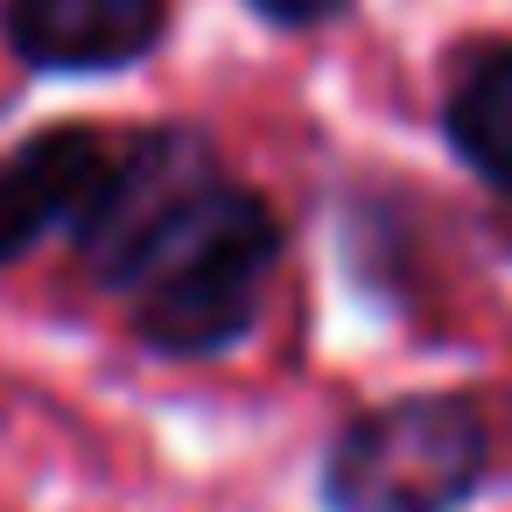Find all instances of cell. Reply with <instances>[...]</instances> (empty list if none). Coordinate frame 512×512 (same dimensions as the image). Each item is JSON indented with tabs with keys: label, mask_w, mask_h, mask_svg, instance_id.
Wrapping results in <instances>:
<instances>
[{
	"label": "cell",
	"mask_w": 512,
	"mask_h": 512,
	"mask_svg": "<svg viewBox=\"0 0 512 512\" xmlns=\"http://www.w3.org/2000/svg\"><path fill=\"white\" fill-rule=\"evenodd\" d=\"M288 246V211L190 113L134 120L106 197L64 239L78 274L127 309L134 351L162 365L239 358L267 323Z\"/></svg>",
	"instance_id": "cell-1"
},
{
	"label": "cell",
	"mask_w": 512,
	"mask_h": 512,
	"mask_svg": "<svg viewBox=\"0 0 512 512\" xmlns=\"http://www.w3.org/2000/svg\"><path fill=\"white\" fill-rule=\"evenodd\" d=\"M491 484V414L463 386H407L344 414L309 470L316 512H463Z\"/></svg>",
	"instance_id": "cell-2"
},
{
	"label": "cell",
	"mask_w": 512,
	"mask_h": 512,
	"mask_svg": "<svg viewBox=\"0 0 512 512\" xmlns=\"http://www.w3.org/2000/svg\"><path fill=\"white\" fill-rule=\"evenodd\" d=\"M134 120H43L0 148V274H15L50 239H71L106 197Z\"/></svg>",
	"instance_id": "cell-3"
},
{
	"label": "cell",
	"mask_w": 512,
	"mask_h": 512,
	"mask_svg": "<svg viewBox=\"0 0 512 512\" xmlns=\"http://www.w3.org/2000/svg\"><path fill=\"white\" fill-rule=\"evenodd\" d=\"M176 43V0H0V50L50 85L134 78Z\"/></svg>",
	"instance_id": "cell-4"
},
{
	"label": "cell",
	"mask_w": 512,
	"mask_h": 512,
	"mask_svg": "<svg viewBox=\"0 0 512 512\" xmlns=\"http://www.w3.org/2000/svg\"><path fill=\"white\" fill-rule=\"evenodd\" d=\"M316 211H323V239H330L344 295H358L372 316L400 323L414 309V281H421L414 197L379 169H330L316 183Z\"/></svg>",
	"instance_id": "cell-5"
},
{
	"label": "cell",
	"mask_w": 512,
	"mask_h": 512,
	"mask_svg": "<svg viewBox=\"0 0 512 512\" xmlns=\"http://www.w3.org/2000/svg\"><path fill=\"white\" fill-rule=\"evenodd\" d=\"M442 155L498 204H512V29L456 36L435 85Z\"/></svg>",
	"instance_id": "cell-6"
},
{
	"label": "cell",
	"mask_w": 512,
	"mask_h": 512,
	"mask_svg": "<svg viewBox=\"0 0 512 512\" xmlns=\"http://www.w3.org/2000/svg\"><path fill=\"white\" fill-rule=\"evenodd\" d=\"M365 0H239V15L281 43H302V36H330L344 22H358Z\"/></svg>",
	"instance_id": "cell-7"
}]
</instances>
